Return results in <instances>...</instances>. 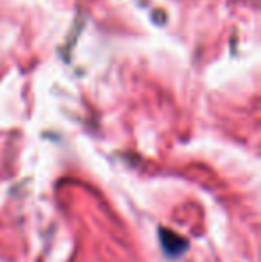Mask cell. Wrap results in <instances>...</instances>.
<instances>
[{
	"label": "cell",
	"mask_w": 261,
	"mask_h": 262,
	"mask_svg": "<svg viewBox=\"0 0 261 262\" xmlns=\"http://www.w3.org/2000/svg\"><path fill=\"white\" fill-rule=\"evenodd\" d=\"M159 243L163 246L165 253L170 257H177L181 253H185V250L188 248V243L181 237V235L174 234L168 228H159Z\"/></svg>",
	"instance_id": "6da1fadb"
}]
</instances>
